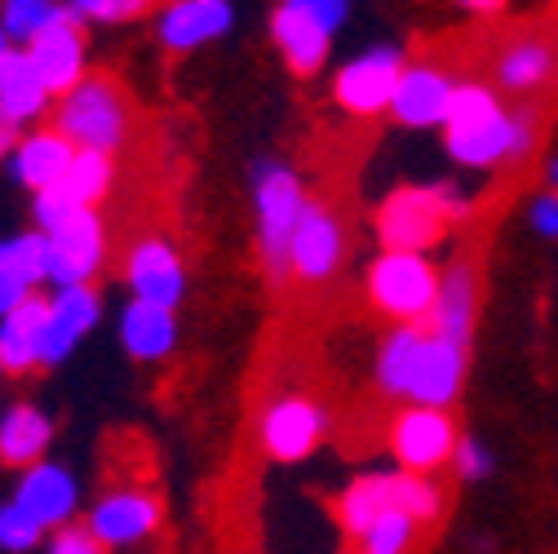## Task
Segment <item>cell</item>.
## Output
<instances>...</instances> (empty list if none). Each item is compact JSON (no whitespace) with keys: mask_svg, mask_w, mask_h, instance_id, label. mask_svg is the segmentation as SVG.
I'll list each match as a JSON object with an SVG mask.
<instances>
[{"mask_svg":"<svg viewBox=\"0 0 558 554\" xmlns=\"http://www.w3.org/2000/svg\"><path fill=\"white\" fill-rule=\"evenodd\" d=\"M470 351L430 324H399L377 356V390L386 399H412V408H444L457 399Z\"/></svg>","mask_w":558,"mask_h":554,"instance_id":"cell-1","label":"cell"},{"mask_svg":"<svg viewBox=\"0 0 558 554\" xmlns=\"http://www.w3.org/2000/svg\"><path fill=\"white\" fill-rule=\"evenodd\" d=\"M444 510V493L430 474H408V470H390V474H364L332 502L337 523L351 532L355 541L386 515H403L412 523H435Z\"/></svg>","mask_w":558,"mask_h":554,"instance_id":"cell-2","label":"cell"},{"mask_svg":"<svg viewBox=\"0 0 558 554\" xmlns=\"http://www.w3.org/2000/svg\"><path fill=\"white\" fill-rule=\"evenodd\" d=\"M444 129H448L452 160H461L470 169L510 165V156H514V107H501V98L478 81L457 85Z\"/></svg>","mask_w":558,"mask_h":554,"instance_id":"cell-3","label":"cell"},{"mask_svg":"<svg viewBox=\"0 0 558 554\" xmlns=\"http://www.w3.org/2000/svg\"><path fill=\"white\" fill-rule=\"evenodd\" d=\"M457 218H465V204L448 186H395L377 209V240L386 253L422 257L452 231Z\"/></svg>","mask_w":558,"mask_h":554,"instance_id":"cell-4","label":"cell"},{"mask_svg":"<svg viewBox=\"0 0 558 554\" xmlns=\"http://www.w3.org/2000/svg\"><path fill=\"white\" fill-rule=\"evenodd\" d=\"M53 129L81 152H107L111 156L133 129V103H129L120 81L98 72V76H85L62 98Z\"/></svg>","mask_w":558,"mask_h":554,"instance_id":"cell-5","label":"cell"},{"mask_svg":"<svg viewBox=\"0 0 558 554\" xmlns=\"http://www.w3.org/2000/svg\"><path fill=\"white\" fill-rule=\"evenodd\" d=\"M306 200L311 195H302V182L289 169L266 165L257 173V236L270 285H284L293 275V236L306 214Z\"/></svg>","mask_w":558,"mask_h":554,"instance_id":"cell-6","label":"cell"},{"mask_svg":"<svg viewBox=\"0 0 558 554\" xmlns=\"http://www.w3.org/2000/svg\"><path fill=\"white\" fill-rule=\"evenodd\" d=\"M444 275L416 253H381L368 266V302L395 324H430Z\"/></svg>","mask_w":558,"mask_h":554,"instance_id":"cell-7","label":"cell"},{"mask_svg":"<svg viewBox=\"0 0 558 554\" xmlns=\"http://www.w3.org/2000/svg\"><path fill=\"white\" fill-rule=\"evenodd\" d=\"M386 444L399 461V470L408 474H435L439 466H448L461 448L457 422L444 408H403L386 431Z\"/></svg>","mask_w":558,"mask_h":554,"instance_id":"cell-8","label":"cell"},{"mask_svg":"<svg viewBox=\"0 0 558 554\" xmlns=\"http://www.w3.org/2000/svg\"><path fill=\"white\" fill-rule=\"evenodd\" d=\"M345 257V227L328 195H311L306 214L293 236V280L298 285H328Z\"/></svg>","mask_w":558,"mask_h":554,"instance_id":"cell-9","label":"cell"},{"mask_svg":"<svg viewBox=\"0 0 558 554\" xmlns=\"http://www.w3.org/2000/svg\"><path fill=\"white\" fill-rule=\"evenodd\" d=\"M403 72H408V62L399 49H373V53L341 67L337 81H332V98L351 116H377L395 103Z\"/></svg>","mask_w":558,"mask_h":554,"instance_id":"cell-10","label":"cell"},{"mask_svg":"<svg viewBox=\"0 0 558 554\" xmlns=\"http://www.w3.org/2000/svg\"><path fill=\"white\" fill-rule=\"evenodd\" d=\"M558 72V36L545 27H527L514 32L497 53H493V76L506 94L527 98L541 94Z\"/></svg>","mask_w":558,"mask_h":554,"instance_id":"cell-11","label":"cell"},{"mask_svg":"<svg viewBox=\"0 0 558 554\" xmlns=\"http://www.w3.org/2000/svg\"><path fill=\"white\" fill-rule=\"evenodd\" d=\"M328 431V408L311 395H284L266 408L262 444L275 461H302L315 453V444Z\"/></svg>","mask_w":558,"mask_h":554,"instance_id":"cell-12","label":"cell"},{"mask_svg":"<svg viewBox=\"0 0 558 554\" xmlns=\"http://www.w3.org/2000/svg\"><path fill=\"white\" fill-rule=\"evenodd\" d=\"M111 182H116V160H111L107 152H81L76 165L66 169V178H62L53 191L36 195V218H40V227L49 231V227H58L62 218H72V214H81V209H94V204L111 191Z\"/></svg>","mask_w":558,"mask_h":554,"instance_id":"cell-13","label":"cell"},{"mask_svg":"<svg viewBox=\"0 0 558 554\" xmlns=\"http://www.w3.org/2000/svg\"><path fill=\"white\" fill-rule=\"evenodd\" d=\"M452 98H457V81L448 76V67H439L435 58H422V62H408L390 111L408 129H430V124H448Z\"/></svg>","mask_w":558,"mask_h":554,"instance_id":"cell-14","label":"cell"},{"mask_svg":"<svg viewBox=\"0 0 558 554\" xmlns=\"http://www.w3.org/2000/svg\"><path fill=\"white\" fill-rule=\"evenodd\" d=\"M49 236V266H53V280H62V289H76L85 285L89 275L102 266L107 240H102V222L94 209H81L72 218H62L58 227L45 231Z\"/></svg>","mask_w":558,"mask_h":554,"instance_id":"cell-15","label":"cell"},{"mask_svg":"<svg viewBox=\"0 0 558 554\" xmlns=\"http://www.w3.org/2000/svg\"><path fill=\"white\" fill-rule=\"evenodd\" d=\"M27 58L36 67V76L45 81L49 94H72L85 76V27H81V14L66 10V19H58L49 32H40L32 45H27Z\"/></svg>","mask_w":558,"mask_h":554,"instance_id":"cell-16","label":"cell"},{"mask_svg":"<svg viewBox=\"0 0 558 554\" xmlns=\"http://www.w3.org/2000/svg\"><path fill=\"white\" fill-rule=\"evenodd\" d=\"M165 515V502L156 489L147 483H116V493H107L94 515H89V528L102 545H124V541H137L147 537Z\"/></svg>","mask_w":558,"mask_h":554,"instance_id":"cell-17","label":"cell"},{"mask_svg":"<svg viewBox=\"0 0 558 554\" xmlns=\"http://www.w3.org/2000/svg\"><path fill=\"white\" fill-rule=\"evenodd\" d=\"M124 275H129L137 302H151V306H165V311H173L182 302V289H186L182 262H178V253L160 236H143L129 249Z\"/></svg>","mask_w":558,"mask_h":554,"instance_id":"cell-18","label":"cell"},{"mask_svg":"<svg viewBox=\"0 0 558 554\" xmlns=\"http://www.w3.org/2000/svg\"><path fill=\"white\" fill-rule=\"evenodd\" d=\"M478 293H483V280H478V257H457L444 280H439V302H435V315H430V328L444 333L448 341L465 346L470 351V337H474V320H478Z\"/></svg>","mask_w":558,"mask_h":554,"instance_id":"cell-19","label":"cell"},{"mask_svg":"<svg viewBox=\"0 0 558 554\" xmlns=\"http://www.w3.org/2000/svg\"><path fill=\"white\" fill-rule=\"evenodd\" d=\"M270 32H275V45L284 49V62L289 72L298 76H315L319 62L328 58V27L319 19L315 5H306V0H289V5H279L270 14Z\"/></svg>","mask_w":558,"mask_h":554,"instance_id":"cell-20","label":"cell"},{"mask_svg":"<svg viewBox=\"0 0 558 554\" xmlns=\"http://www.w3.org/2000/svg\"><path fill=\"white\" fill-rule=\"evenodd\" d=\"M45 333H49V302L40 293H27L0 324V369L27 373L45 364Z\"/></svg>","mask_w":558,"mask_h":554,"instance_id":"cell-21","label":"cell"},{"mask_svg":"<svg viewBox=\"0 0 558 554\" xmlns=\"http://www.w3.org/2000/svg\"><path fill=\"white\" fill-rule=\"evenodd\" d=\"M14 506H19L27 519H36L40 528L62 523L66 515L76 510V483H72V474L58 470V466H36V470L23 474Z\"/></svg>","mask_w":558,"mask_h":554,"instance_id":"cell-22","label":"cell"},{"mask_svg":"<svg viewBox=\"0 0 558 554\" xmlns=\"http://www.w3.org/2000/svg\"><path fill=\"white\" fill-rule=\"evenodd\" d=\"M49 418L32 404H14L5 418H0V466L10 470H36L45 466V448H49Z\"/></svg>","mask_w":558,"mask_h":554,"instance_id":"cell-23","label":"cell"},{"mask_svg":"<svg viewBox=\"0 0 558 554\" xmlns=\"http://www.w3.org/2000/svg\"><path fill=\"white\" fill-rule=\"evenodd\" d=\"M98 320V293L89 285H76V289H62L53 302H49V333H45V364L62 360L66 351L76 346V337H85Z\"/></svg>","mask_w":558,"mask_h":554,"instance_id":"cell-24","label":"cell"},{"mask_svg":"<svg viewBox=\"0 0 558 554\" xmlns=\"http://www.w3.org/2000/svg\"><path fill=\"white\" fill-rule=\"evenodd\" d=\"M76 156H81V147H72L58 129H49V133L27 137V143L19 147V165L14 169H19V182H27L36 195H45L66 178V169L76 165Z\"/></svg>","mask_w":558,"mask_h":554,"instance_id":"cell-25","label":"cell"},{"mask_svg":"<svg viewBox=\"0 0 558 554\" xmlns=\"http://www.w3.org/2000/svg\"><path fill=\"white\" fill-rule=\"evenodd\" d=\"M231 23V5H218V0H186V5H173L160 23V40L169 49H191L199 40L222 36Z\"/></svg>","mask_w":558,"mask_h":554,"instance_id":"cell-26","label":"cell"},{"mask_svg":"<svg viewBox=\"0 0 558 554\" xmlns=\"http://www.w3.org/2000/svg\"><path fill=\"white\" fill-rule=\"evenodd\" d=\"M124 346L133 360H160L173 351V337H178V324H173V311L165 306H151V302H133L124 311Z\"/></svg>","mask_w":558,"mask_h":554,"instance_id":"cell-27","label":"cell"},{"mask_svg":"<svg viewBox=\"0 0 558 554\" xmlns=\"http://www.w3.org/2000/svg\"><path fill=\"white\" fill-rule=\"evenodd\" d=\"M45 103H49V89H45V81L36 76L32 58L19 53V49H10L5 58H0V107H5V111L23 124V120L40 116Z\"/></svg>","mask_w":558,"mask_h":554,"instance_id":"cell-28","label":"cell"},{"mask_svg":"<svg viewBox=\"0 0 558 554\" xmlns=\"http://www.w3.org/2000/svg\"><path fill=\"white\" fill-rule=\"evenodd\" d=\"M0 270L32 293V285H40V280H49V275H53V266H49V236H19L10 244H0Z\"/></svg>","mask_w":558,"mask_h":554,"instance_id":"cell-29","label":"cell"},{"mask_svg":"<svg viewBox=\"0 0 558 554\" xmlns=\"http://www.w3.org/2000/svg\"><path fill=\"white\" fill-rule=\"evenodd\" d=\"M416 528H422V523H412V519H403V515H386V519H377V523L360 537V554H412Z\"/></svg>","mask_w":558,"mask_h":554,"instance_id":"cell-30","label":"cell"},{"mask_svg":"<svg viewBox=\"0 0 558 554\" xmlns=\"http://www.w3.org/2000/svg\"><path fill=\"white\" fill-rule=\"evenodd\" d=\"M58 19H66V10H58V5H32V0H14V5H5V14H0V27H5V36H19V40L32 45Z\"/></svg>","mask_w":558,"mask_h":554,"instance_id":"cell-31","label":"cell"},{"mask_svg":"<svg viewBox=\"0 0 558 554\" xmlns=\"http://www.w3.org/2000/svg\"><path fill=\"white\" fill-rule=\"evenodd\" d=\"M40 541V523L27 519L19 506H5L0 510V545L5 550H32Z\"/></svg>","mask_w":558,"mask_h":554,"instance_id":"cell-32","label":"cell"},{"mask_svg":"<svg viewBox=\"0 0 558 554\" xmlns=\"http://www.w3.org/2000/svg\"><path fill=\"white\" fill-rule=\"evenodd\" d=\"M49 554H107V545L94 537V528H89V523H85V528L66 523V528H58V532H53Z\"/></svg>","mask_w":558,"mask_h":554,"instance_id":"cell-33","label":"cell"},{"mask_svg":"<svg viewBox=\"0 0 558 554\" xmlns=\"http://www.w3.org/2000/svg\"><path fill=\"white\" fill-rule=\"evenodd\" d=\"M452 466H457L461 479H483V474H493V453H487L478 439H461Z\"/></svg>","mask_w":558,"mask_h":554,"instance_id":"cell-34","label":"cell"},{"mask_svg":"<svg viewBox=\"0 0 558 554\" xmlns=\"http://www.w3.org/2000/svg\"><path fill=\"white\" fill-rule=\"evenodd\" d=\"M76 14L81 19H102V23H124V19H143L147 14V5H137V0H124V5H76Z\"/></svg>","mask_w":558,"mask_h":554,"instance_id":"cell-35","label":"cell"},{"mask_svg":"<svg viewBox=\"0 0 558 554\" xmlns=\"http://www.w3.org/2000/svg\"><path fill=\"white\" fill-rule=\"evenodd\" d=\"M532 227L545 236V240H558V195H536L532 200Z\"/></svg>","mask_w":558,"mask_h":554,"instance_id":"cell-36","label":"cell"},{"mask_svg":"<svg viewBox=\"0 0 558 554\" xmlns=\"http://www.w3.org/2000/svg\"><path fill=\"white\" fill-rule=\"evenodd\" d=\"M23 298H27V289H23L19 280H10L5 270H0V315H10V311L23 302Z\"/></svg>","mask_w":558,"mask_h":554,"instance_id":"cell-37","label":"cell"},{"mask_svg":"<svg viewBox=\"0 0 558 554\" xmlns=\"http://www.w3.org/2000/svg\"><path fill=\"white\" fill-rule=\"evenodd\" d=\"M19 143V120L5 111V107H0V160H5V152Z\"/></svg>","mask_w":558,"mask_h":554,"instance_id":"cell-38","label":"cell"},{"mask_svg":"<svg viewBox=\"0 0 558 554\" xmlns=\"http://www.w3.org/2000/svg\"><path fill=\"white\" fill-rule=\"evenodd\" d=\"M465 14H483V19H501V14H506V5H497V0H470V5H465Z\"/></svg>","mask_w":558,"mask_h":554,"instance_id":"cell-39","label":"cell"},{"mask_svg":"<svg viewBox=\"0 0 558 554\" xmlns=\"http://www.w3.org/2000/svg\"><path fill=\"white\" fill-rule=\"evenodd\" d=\"M545 186H549V195H558V160H549V169H545Z\"/></svg>","mask_w":558,"mask_h":554,"instance_id":"cell-40","label":"cell"},{"mask_svg":"<svg viewBox=\"0 0 558 554\" xmlns=\"http://www.w3.org/2000/svg\"><path fill=\"white\" fill-rule=\"evenodd\" d=\"M10 53V36H5V27H0V58Z\"/></svg>","mask_w":558,"mask_h":554,"instance_id":"cell-41","label":"cell"}]
</instances>
